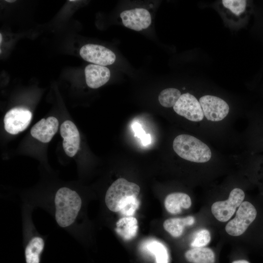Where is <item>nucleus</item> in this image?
<instances>
[{
  "label": "nucleus",
  "mask_w": 263,
  "mask_h": 263,
  "mask_svg": "<svg viewBox=\"0 0 263 263\" xmlns=\"http://www.w3.org/2000/svg\"><path fill=\"white\" fill-rule=\"evenodd\" d=\"M147 248L154 255L156 263H168L169 258L167 249L161 242L150 241L147 244Z\"/></svg>",
  "instance_id": "obj_19"
},
{
  "label": "nucleus",
  "mask_w": 263,
  "mask_h": 263,
  "mask_svg": "<svg viewBox=\"0 0 263 263\" xmlns=\"http://www.w3.org/2000/svg\"><path fill=\"white\" fill-rule=\"evenodd\" d=\"M32 117V113L29 110L21 107L14 108L4 116V129L10 134H18L27 128Z\"/></svg>",
  "instance_id": "obj_6"
},
{
  "label": "nucleus",
  "mask_w": 263,
  "mask_h": 263,
  "mask_svg": "<svg viewBox=\"0 0 263 263\" xmlns=\"http://www.w3.org/2000/svg\"><path fill=\"white\" fill-rule=\"evenodd\" d=\"M194 223L195 218L192 216L169 218L164 221L163 227L172 237L177 238L182 235L185 226L192 225Z\"/></svg>",
  "instance_id": "obj_14"
},
{
  "label": "nucleus",
  "mask_w": 263,
  "mask_h": 263,
  "mask_svg": "<svg viewBox=\"0 0 263 263\" xmlns=\"http://www.w3.org/2000/svg\"><path fill=\"white\" fill-rule=\"evenodd\" d=\"M245 198V192L241 188L235 187L230 191L228 198L224 201L214 203L211 207L212 214L220 222L228 221L234 214L236 208Z\"/></svg>",
  "instance_id": "obj_5"
},
{
  "label": "nucleus",
  "mask_w": 263,
  "mask_h": 263,
  "mask_svg": "<svg viewBox=\"0 0 263 263\" xmlns=\"http://www.w3.org/2000/svg\"><path fill=\"white\" fill-rule=\"evenodd\" d=\"M238 160L247 169L253 181L263 192V153L250 154L244 151L238 154Z\"/></svg>",
  "instance_id": "obj_9"
},
{
  "label": "nucleus",
  "mask_w": 263,
  "mask_h": 263,
  "mask_svg": "<svg viewBox=\"0 0 263 263\" xmlns=\"http://www.w3.org/2000/svg\"><path fill=\"white\" fill-rule=\"evenodd\" d=\"M210 240L209 231L207 229H203L196 233L190 245L193 248L203 247L210 242Z\"/></svg>",
  "instance_id": "obj_21"
},
{
  "label": "nucleus",
  "mask_w": 263,
  "mask_h": 263,
  "mask_svg": "<svg viewBox=\"0 0 263 263\" xmlns=\"http://www.w3.org/2000/svg\"><path fill=\"white\" fill-rule=\"evenodd\" d=\"M55 204L56 220L60 226L65 227L75 222L81 208L82 201L76 191L63 187L56 194Z\"/></svg>",
  "instance_id": "obj_1"
},
{
  "label": "nucleus",
  "mask_w": 263,
  "mask_h": 263,
  "mask_svg": "<svg viewBox=\"0 0 263 263\" xmlns=\"http://www.w3.org/2000/svg\"><path fill=\"white\" fill-rule=\"evenodd\" d=\"M165 208L171 214L180 213L182 208H189L191 206V200L187 193L175 192L168 194L164 201Z\"/></svg>",
  "instance_id": "obj_13"
},
{
  "label": "nucleus",
  "mask_w": 263,
  "mask_h": 263,
  "mask_svg": "<svg viewBox=\"0 0 263 263\" xmlns=\"http://www.w3.org/2000/svg\"><path fill=\"white\" fill-rule=\"evenodd\" d=\"M58 121L55 117L41 119L31 128V135L42 143H48L58 130Z\"/></svg>",
  "instance_id": "obj_11"
},
{
  "label": "nucleus",
  "mask_w": 263,
  "mask_h": 263,
  "mask_svg": "<svg viewBox=\"0 0 263 263\" xmlns=\"http://www.w3.org/2000/svg\"><path fill=\"white\" fill-rule=\"evenodd\" d=\"M140 191L138 185L123 178L117 179L107 190L105 201L112 211L119 212L128 203L137 198Z\"/></svg>",
  "instance_id": "obj_2"
},
{
  "label": "nucleus",
  "mask_w": 263,
  "mask_h": 263,
  "mask_svg": "<svg viewBox=\"0 0 263 263\" xmlns=\"http://www.w3.org/2000/svg\"><path fill=\"white\" fill-rule=\"evenodd\" d=\"M140 202L137 198H134L128 203L119 212L127 217L132 216L138 208Z\"/></svg>",
  "instance_id": "obj_23"
},
{
  "label": "nucleus",
  "mask_w": 263,
  "mask_h": 263,
  "mask_svg": "<svg viewBox=\"0 0 263 263\" xmlns=\"http://www.w3.org/2000/svg\"><path fill=\"white\" fill-rule=\"evenodd\" d=\"M44 245V241L41 238L35 237L32 238L25 248L26 263H39V255Z\"/></svg>",
  "instance_id": "obj_17"
},
{
  "label": "nucleus",
  "mask_w": 263,
  "mask_h": 263,
  "mask_svg": "<svg viewBox=\"0 0 263 263\" xmlns=\"http://www.w3.org/2000/svg\"><path fill=\"white\" fill-rule=\"evenodd\" d=\"M224 8L234 17H240L245 12L246 1L242 0H223L222 1Z\"/></svg>",
  "instance_id": "obj_20"
},
{
  "label": "nucleus",
  "mask_w": 263,
  "mask_h": 263,
  "mask_svg": "<svg viewBox=\"0 0 263 263\" xmlns=\"http://www.w3.org/2000/svg\"><path fill=\"white\" fill-rule=\"evenodd\" d=\"M258 215V209L253 203L243 201L238 207L235 217L226 225L225 231L232 236L242 235L257 220Z\"/></svg>",
  "instance_id": "obj_4"
},
{
  "label": "nucleus",
  "mask_w": 263,
  "mask_h": 263,
  "mask_svg": "<svg viewBox=\"0 0 263 263\" xmlns=\"http://www.w3.org/2000/svg\"><path fill=\"white\" fill-rule=\"evenodd\" d=\"M60 133L63 139L62 145L65 153L73 157L80 146V134L77 127L71 121L66 120L60 126Z\"/></svg>",
  "instance_id": "obj_10"
},
{
  "label": "nucleus",
  "mask_w": 263,
  "mask_h": 263,
  "mask_svg": "<svg viewBox=\"0 0 263 263\" xmlns=\"http://www.w3.org/2000/svg\"><path fill=\"white\" fill-rule=\"evenodd\" d=\"M132 128L134 133L135 136L139 138L144 146H147L151 143V136L150 134H147L141 125L138 122H135L132 125Z\"/></svg>",
  "instance_id": "obj_22"
},
{
  "label": "nucleus",
  "mask_w": 263,
  "mask_h": 263,
  "mask_svg": "<svg viewBox=\"0 0 263 263\" xmlns=\"http://www.w3.org/2000/svg\"><path fill=\"white\" fill-rule=\"evenodd\" d=\"M232 263H250L245 260H239L233 261Z\"/></svg>",
  "instance_id": "obj_24"
},
{
  "label": "nucleus",
  "mask_w": 263,
  "mask_h": 263,
  "mask_svg": "<svg viewBox=\"0 0 263 263\" xmlns=\"http://www.w3.org/2000/svg\"><path fill=\"white\" fill-rule=\"evenodd\" d=\"M85 75L87 85L91 88L96 89L109 81L110 71L104 66L89 64L85 69Z\"/></svg>",
  "instance_id": "obj_12"
},
{
  "label": "nucleus",
  "mask_w": 263,
  "mask_h": 263,
  "mask_svg": "<svg viewBox=\"0 0 263 263\" xmlns=\"http://www.w3.org/2000/svg\"><path fill=\"white\" fill-rule=\"evenodd\" d=\"M115 231L124 240H130L136 235L138 229L137 219L132 216L119 219L116 223Z\"/></svg>",
  "instance_id": "obj_15"
},
{
  "label": "nucleus",
  "mask_w": 263,
  "mask_h": 263,
  "mask_svg": "<svg viewBox=\"0 0 263 263\" xmlns=\"http://www.w3.org/2000/svg\"><path fill=\"white\" fill-rule=\"evenodd\" d=\"M247 126L241 134L244 151L250 154L263 153V113L247 114Z\"/></svg>",
  "instance_id": "obj_3"
},
{
  "label": "nucleus",
  "mask_w": 263,
  "mask_h": 263,
  "mask_svg": "<svg viewBox=\"0 0 263 263\" xmlns=\"http://www.w3.org/2000/svg\"><path fill=\"white\" fill-rule=\"evenodd\" d=\"M181 94V91L177 88H166L159 94L158 100L163 107L171 108L177 102Z\"/></svg>",
  "instance_id": "obj_18"
},
{
  "label": "nucleus",
  "mask_w": 263,
  "mask_h": 263,
  "mask_svg": "<svg viewBox=\"0 0 263 263\" xmlns=\"http://www.w3.org/2000/svg\"><path fill=\"white\" fill-rule=\"evenodd\" d=\"M6 1L8 2H13L15 1V0H6Z\"/></svg>",
  "instance_id": "obj_25"
},
{
  "label": "nucleus",
  "mask_w": 263,
  "mask_h": 263,
  "mask_svg": "<svg viewBox=\"0 0 263 263\" xmlns=\"http://www.w3.org/2000/svg\"><path fill=\"white\" fill-rule=\"evenodd\" d=\"M120 16L125 27L136 31L147 28L151 23L150 13L144 8L125 10L121 13Z\"/></svg>",
  "instance_id": "obj_8"
},
{
  "label": "nucleus",
  "mask_w": 263,
  "mask_h": 263,
  "mask_svg": "<svg viewBox=\"0 0 263 263\" xmlns=\"http://www.w3.org/2000/svg\"><path fill=\"white\" fill-rule=\"evenodd\" d=\"M186 259L190 263H214L215 254L208 247H196L187 250Z\"/></svg>",
  "instance_id": "obj_16"
},
{
  "label": "nucleus",
  "mask_w": 263,
  "mask_h": 263,
  "mask_svg": "<svg viewBox=\"0 0 263 263\" xmlns=\"http://www.w3.org/2000/svg\"><path fill=\"white\" fill-rule=\"evenodd\" d=\"M0 43H1V41H2V40H1V39H2V36H1V34H0Z\"/></svg>",
  "instance_id": "obj_26"
},
{
  "label": "nucleus",
  "mask_w": 263,
  "mask_h": 263,
  "mask_svg": "<svg viewBox=\"0 0 263 263\" xmlns=\"http://www.w3.org/2000/svg\"><path fill=\"white\" fill-rule=\"evenodd\" d=\"M79 53L85 60L104 66L113 64L116 59L115 55L113 51L97 44H86L81 48Z\"/></svg>",
  "instance_id": "obj_7"
}]
</instances>
